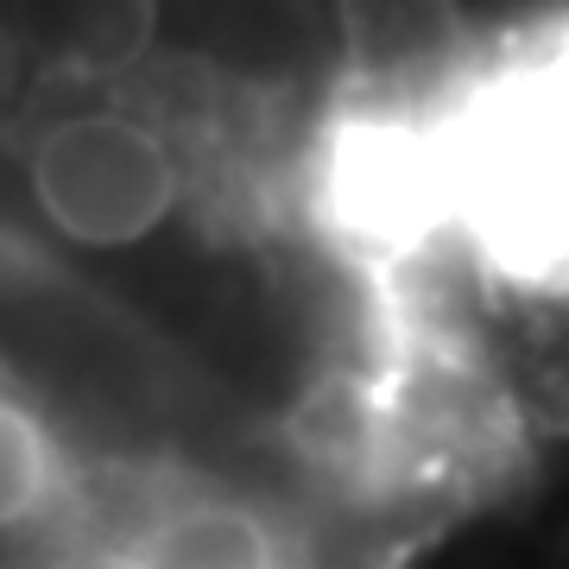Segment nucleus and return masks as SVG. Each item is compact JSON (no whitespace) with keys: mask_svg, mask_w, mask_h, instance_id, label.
<instances>
[{"mask_svg":"<svg viewBox=\"0 0 569 569\" xmlns=\"http://www.w3.org/2000/svg\"><path fill=\"white\" fill-rule=\"evenodd\" d=\"M164 0H0V77L20 96H102L159 44Z\"/></svg>","mask_w":569,"mask_h":569,"instance_id":"3","label":"nucleus"},{"mask_svg":"<svg viewBox=\"0 0 569 569\" xmlns=\"http://www.w3.org/2000/svg\"><path fill=\"white\" fill-rule=\"evenodd\" d=\"M20 178L39 222L96 253L152 241L190 203L183 133L127 89L39 102L20 140Z\"/></svg>","mask_w":569,"mask_h":569,"instance_id":"2","label":"nucleus"},{"mask_svg":"<svg viewBox=\"0 0 569 569\" xmlns=\"http://www.w3.org/2000/svg\"><path fill=\"white\" fill-rule=\"evenodd\" d=\"M437 209L512 279L569 266V39L512 51L430 121Z\"/></svg>","mask_w":569,"mask_h":569,"instance_id":"1","label":"nucleus"}]
</instances>
